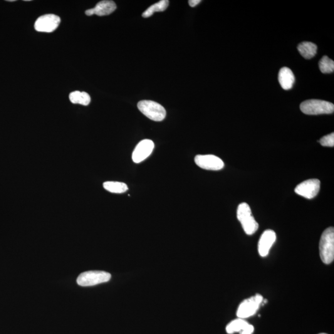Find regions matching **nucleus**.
<instances>
[{
    "instance_id": "f257e3e1",
    "label": "nucleus",
    "mask_w": 334,
    "mask_h": 334,
    "mask_svg": "<svg viewBox=\"0 0 334 334\" xmlns=\"http://www.w3.org/2000/svg\"><path fill=\"white\" fill-rule=\"evenodd\" d=\"M319 254L322 261L330 264L334 259V229L329 227L324 230L319 242Z\"/></svg>"
},
{
    "instance_id": "f03ea898",
    "label": "nucleus",
    "mask_w": 334,
    "mask_h": 334,
    "mask_svg": "<svg viewBox=\"0 0 334 334\" xmlns=\"http://www.w3.org/2000/svg\"><path fill=\"white\" fill-rule=\"evenodd\" d=\"M237 219L247 235H253L258 229V223L254 219L251 208L246 202L241 203L238 207Z\"/></svg>"
},
{
    "instance_id": "7ed1b4c3",
    "label": "nucleus",
    "mask_w": 334,
    "mask_h": 334,
    "mask_svg": "<svg viewBox=\"0 0 334 334\" xmlns=\"http://www.w3.org/2000/svg\"><path fill=\"white\" fill-rule=\"evenodd\" d=\"M300 109L302 112L309 115L331 114L334 113V105L329 101L313 99L302 102Z\"/></svg>"
},
{
    "instance_id": "20e7f679",
    "label": "nucleus",
    "mask_w": 334,
    "mask_h": 334,
    "mask_svg": "<svg viewBox=\"0 0 334 334\" xmlns=\"http://www.w3.org/2000/svg\"><path fill=\"white\" fill-rule=\"evenodd\" d=\"M141 112L151 120L161 121L164 120L166 110L160 104L152 100H141L138 103Z\"/></svg>"
},
{
    "instance_id": "39448f33",
    "label": "nucleus",
    "mask_w": 334,
    "mask_h": 334,
    "mask_svg": "<svg viewBox=\"0 0 334 334\" xmlns=\"http://www.w3.org/2000/svg\"><path fill=\"white\" fill-rule=\"evenodd\" d=\"M111 274L108 272L92 271L83 272L79 275L77 283L82 286H89L105 283L110 281Z\"/></svg>"
},
{
    "instance_id": "423d86ee",
    "label": "nucleus",
    "mask_w": 334,
    "mask_h": 334,
    "mask_svg": "<svg viewBox=\"0 0 334 334\" xmlns=\"http://www.w3.org/2000/svg\"><path fill=\"white\" fill-rule=\"evenodd\" d=\"M263 297L259 294L245 299L241 302L238 308L237 316L239 318L245 319L254 315L261 304L263 303Z\"/></svg>"
},
{
    "instance_id": "0eeeda50",
    "label": "nucleus",
    "mask_w": 334,
    "mask_h": 334,
    "mask_svg": "<svg viewBox=\"0 0 334 334\" xmlns=\"http://www.w3.org/2000/svg\"><path fill=\"white\" fill-rule=\"evenodd\" d=\"M320 187V181L318 179H310L304 181L296 186L294 192L302 197L311 199L318 194Z\"/></svg>"
},
{
    "instance_id": "6e6552de",
    "label": "nucleus",
    "mask_w": 334,
    "mask_h": 334,
    "mask_svg": "<svg viewBox=\"0 0 334 334\" xmlns=\"http://www.w3.org/2000/svg\"><path fill=\"white\" fill-rule=\"evenodd\" d=\"M194 162L198 167L202 169L217 171L224 167V163L221 158L214 155H197Z\"/></svg>"
},
{
    "instance_id": "1a4fd4ad",
    "label": "nucleus",
    "mask_w": 334,
    "mask_h": 334,
    "mask_svg": "<svg viewBox=\"0 0 334 334\" xmlns=\"http://www.w3.org/2000/svg\"><path fill=\"white\" fill-rule=\"evenodd\" d=\"M60 21V18L56 15H44L39 17L35 22V29L38 32H52L55 31Z\"/></svg>"
},
{
    "instance_id": "9d476101",
    "label": "nucleus",
    "mask_w": 334,
    "mask_h": 334,
    "mask_svg": "<svg viewBox=\"0 0 334 334\" xmlns=\"http://www.w3.org/2000/svg\"><path fill=\"white\" fill-rule=\"evenodd\" d=\"M154 148V143L150 140H143L140 141L134 150L132 154L133 162L141 163L145 160Z\"/></svg>"
},
{
    "instance_id": "9b49d317",
    "label": "nucleus",
    "mask_w": 334,
    "mask_h": 334,
    "mask_svg": "<svg viewBox=\"0 0 334 334\" xmlns=\"http://www.w3.org/2000/svg\"><path fill=\"white\" fill-rule=\"evenodd\" d=\"M276 234L272 230H267L262 234L258 243L260 256L266 257L269 254L270 249L276 242Z\"/></svg>"
},
{
    "instance_id": "f8f14e48",
    "label": "nucleus",
    "mask_w": 334,
    "mask_h": 334,
    "mask_svg": "<svg viewBox=\"0 0 334 334\" xmlns=\"http://www.w3.org/2000/svg\"><path fill=\"white\" fill-rule=\"evenodd\" d=\"M116 9L115 2L113 1H101L98 2L94 8H91L86 11V14L88 16H93L94 14L98 16H107L112 13Z\"/></svg>"
},
{
    "instance_id": "ddd939ff",
    "label": "nucleus",
    "mask_w": 334,
    "mask_h": 334,
    "mask_svg": "<svg viewBox=\"0 0 334 334\" xmlns=\"http://www.w3.org/2000/svg\"><path fill=\"white\" fill-rule=\"evenodd\" d=\"M279 81L284 90H289L293 88L295 78L290 69L284 67L279 71Z\"/></svg>"
},
{
    "instance_id": "4468645a",
    "label": "nucleus",
    "mask_w": 334,
    "mask_h": 334,
    "mask_svg": "<svg viewBox=\"0 0 334 334\" xmlns=\"http://www.w3.org/2000/svg\"><path fill=\"white\" fill-rule=\"evenodd\" d=\"M298 49L304 58L311 59L316 55L318 47L312 42H303L298 45Z\"/></svg>"
},
{
    "instance_id": "2eb2a0df",
    "label": "nucleus",
    "mask_w": 334,
    "mask_h": 334,
    "mask_svg": "<svg viewBox=\"0 0 334 334\" xmlns=\"http://www.w3.org/2000/svg\"><path fill=\"white\" fill-rule=\"evenodd\" d=\"M69 100L74 104H81L84 106L88 105L91 102L90 95L85 92L74 91L69 94Z\"/></svg>"
},
{
    "instance_id": "dca6fc26",
    "label": "nucleus",
    "mask_w": 334,
    "mask_h": 334,
    "mask_svg": "<svg viewBox=\"0 0 334 334\" xmlns=\"http://www.w3.org/2000/svg\"><path fill=\"white\" fill-rule=\"evenodd\" d=\"M249 323L244 319L239 318L230 322L226 327V331L228 334H233L236 333H241Z\"/></svg>"
},
{
    "instance_id": "f3484780",
    "label": "nucleus",
    "mask_w": 334,
    "mask_h": 334,
    "mask_svg": "<svg viewBox=\"0 0 334 334\" xmlns=\"http://www.w3.org/2000/svg\"><path fill=\"white\" fill-rule=\"evenodd\" d=\"M103 187L107 191L115 194H121L128 190L127 185L118 182H106L103 183Z\"/></svg>"
},
{
    "instance_id": "a211bd4d",
    "label": "nucleus",
    "mask_w": 334,
    "mask_h": 334,
    "mask_svg": "<svg viewBox=\"0 0 334 334\" xmlns=\"http://www.w3.org/2000/svg\"><path fill=\"white\" fill-rule=\"evenodd\" d=\"M169 1L168 0H161V1L156 2L154 4L148 7V8L143 12L142 16L144 18H147L152 16L155 12H162L167 9Z\"/></svg>"
},
{
    "instance_id": "6ab92c4d",
    "label": "nucleus",
    "mask_w": 334,
    "mask_h": 334,
    "mask_svg": "<svg viewBox=\"0 0 334 334\" xmlns=\"http://www.w3.org/2000/svg\"><path fill=\"white\" fill-rule=\"evenodd\" d=\"M319 69L324 74L332 73L334 71V62L328 56H324L319 63Z\"/></svg>"
},
{
    "instance_id": "aec40b11",
    "label": "nucleus",
    "mask_w": 334,
    "mask_h": 334,
    "mask_svg": "<svg viewBox=\"0 0 334 334\" xmlns=\"http://www.w3.org/2000/svg\"><path fill=\"white\" fill-rule=\"evenodd\" d=\"M319 143H320L322 145L324 146V147H334V133H333L330 134V135L324 136L319 141Z\"/></svg>"
},
{
    "instance_id": "412c9836",
    "label": "nucleus",
    "mask_w": 334,
    "mask_h": 334,
    "mask_svg": "<svg viewBox=\"0 0 334 334\" xmlns=\"http://www.w3.org/2000/svg\"><path fill=\"white\" fill-rule=\"evenodd\" d=\"M254 332V327L253 326L251 325V324H248L246 326V328L244 329L243 331L241 332V334H252Z\"/></svg>"
},
{
    "instance_id": "4be33fe9",
    "label": "nucleus",
    "mask_w": 334,
    "mask_h": 334,
    "mask_svg": "<svg viewBox=\"0 0 334 334\" xmlns=\"http://www.w3.org/2000/svg\"><path fill=\"white\" fill-rule=\"evenodd\" d=\"M201 2L200 0H190L188 2H189L190 6L192 7L196 6L197 4H199L200 2Z\"/></svg>"
},
{
    "instance_id": "5701e85b",
    "label": "nucleus",
    "mask_w": 334,
    "mask_h": 334,
    "mask_svg": "<svg viewBox=\"0 0 334 334\" xmlns=\"http://www.w3.org/2000/svg\"><path fill=\"white\" fill-rule=\"evenodd\" d=\"M325 334V333H321V334Z\"/></svg>"
}]
</instances>
